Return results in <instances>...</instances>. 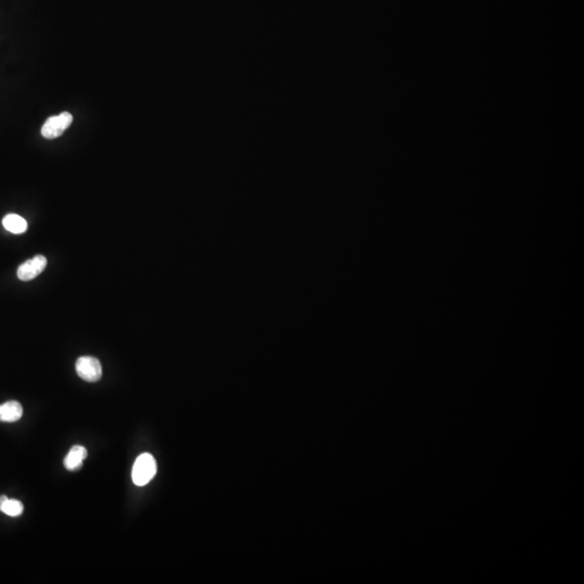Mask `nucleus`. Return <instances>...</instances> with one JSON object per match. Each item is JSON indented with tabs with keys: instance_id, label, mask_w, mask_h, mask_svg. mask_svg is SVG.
<instances>
[{
	"instance_id": "obj_1",
	"label": "nucleus",
	"mask_w": 584,
	"mask_h": 584,
	"mask_svg": "<svg viewBox=\"0 0 584 584\" xmlns=\"http://www.w3.org/2000/svg\"><path fill=\"white\" fill-rule=\"evenodd\" d=\"M157 465L151 454H143L135 460L132 467V481L137 486H145L154 479Z\"/></svg>"
},
{
	"instance_id": "obj_2",
	"label": "nucleus",
	"mask_w": 584,
	"mask_h": 584,
	"mask_svg": "<svg viewBox=\"0 0 584 584\" xmlns=\"http://www.w3.org/2000/svg\"><path fill=\"white\" fill-rule=\"evenodd\" d=\"M73 122V116L67 112L61 113L57 116H52L45 122L42 128V134L48 140L59 138L69 128Z\"/></svg>"
},
{
	"instance_id": "obj_3",
	"label": "nucleus",
	"mask_w": 584,
	"mask_h": 584,
	"mask_svg": "<svg viewBox=\"0 0 584 584\" xmlns=\"http://www.w3.org/2000/svg\"><path fill=\"white\" fill-rule=\"evenodd\" d=\"M76 372L79 378L87 382H98L102 378V365L98 358L83 356L76 362Z\"/></svg>"
},
{
	"instance_id": "obj_4",
	"label": "nucleus",
	"mask_w": 584,
	"mask_h": 584,
	"mask_svg": "<svg viewBox=\"0 0 584 584\" xmlns=\"http://www.w3.org/2000/svg\"><path fill=\"white\" fill-rule=\"evenodd\" d=\"M47 263H48V261L44 256H36L33 259L28 260V261L18 266V280H22V282L34 280L44 272Z\"/></svg>"
},
{
	"instance_id": "obj_5",
	"label": "nucleus",
	"mask_w": 584,
	"mask_h": 584,
	"mask_svg": "<svg viewBox=\"0 0 584 584\" xmlns=\"http://www.w3.org/2000/svg\"><path fill=\"white\" fill-rule=\"evenodd\" d=\"M23 416V407L18 401H11L0 405V422L18 421Z\"/></svg>"
},
{
	"instance_id": "obj_6",
	"label": "nucleus",
	"mask_w": 584,
	"mask_h": 584,
	"mask_svg": "<svg viewBox=\"0 0 584 584\" xmlns=\"http://www.w3.org/2000/svg\"><path fill=\"white\" fill-rule=\"evenodd\" d=\"M87 450L83 446H74L64 459L67 470L77 471L83 466L84 460L87 458Z\"/></svg>"
},
{
	"instance_id": "obj_7",
	"label": "nucleus",
	"mask_w": 584,
	"mask_h": 584,
	"mask_svg": "<svg viewBox=\"0 0 584 584\" xmlns=\"http://www.w3.org/2000/svg\"><path fill=\"white\" fill-rule=\"evenodd\" d=\"M3 225L8 231L12 234H23L28 229V222L25 219L16 214L9 213L3 219Z\"/></svg>"
},
{
	"instance_id": "obj_8",
	"label": "nucleus",
	"mask_w": 584,
	"mask_h": 584,
	"mask_svg": "<svg viewBox=\"0 0 584 584\" xmlns=\"http://www.w3.org/2000/svg\"><path fill=\"white\" fill-rule=\"evenodd\" d=\"M23 510L24 506L22 502L14 499H8L7 501L4 503V505L0 508V511L7 514L8 516H12V517L21 515V514L23 513Z\"/></svg>"
},
{
	"instance_id": "obj_9",
	"label": "nucleus",
	"mask_w": 584,
	"mask_h": 584,
	"mask_svg": "<svg viewBox=\"0 0 584 584\" xmlns=\"http://www.w3.org/2000/svg\"><path fill=\"white\" fill-rule=\"evenodd\" d=\"M8 498L6 496H0V508L4 505L6 501H7Z\"/></svg>"
}]
</instances>
